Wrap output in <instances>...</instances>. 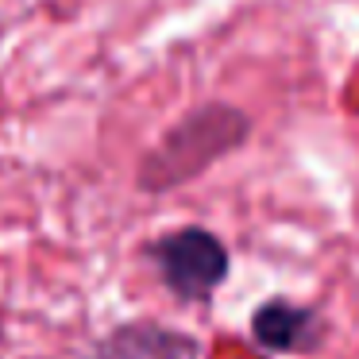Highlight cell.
Here are the masks:
<instances>
[{
    "instance_id": "cell-3",
    "label": "cell",
    "mask_w": 359,
    "mask_h": 359,
    "mask_svg": "<svg viewBox=\"0 0 359 359\" xmlns=\"http://www.w3.org/2000/svg\"><path fill=\"white\" fill-rule=\"evenodd\" d=\"M251 332L263 348L271 351H305L317 344V317L302 305H290V302H266L255 309L251 317Z\"/></svg>"
},
{
    "instance_id": "cell-1",
    "label": "cell",
    "mask_w": 359,
    "mask_h": 359,
    "mask_svg": "<svg viewBox=\"0 0 359 359\" xmlns=\"http://www.w3.org/2000/svg\"><path fill=\"white\" fill-rule=\"evenodd\" d=\"M251 135V116L236 104L209 101L189 109L166 135L143 155L140 163V186L147 194H166L174 186L201 178L212 163L243 147Z\"/></svg>"
},
{
    "instance_id": "cell-2",
    "label": "cell",
    "mask_w": 359,
    "mask_h": 359,
    "mask_svg": "<svg viewBox=\"0 0 359 359\" xmlns=\"http://www.w3.org/2000/svg\"><path fill=\"white\" fill-rule=\"evenodd\" d=\"M163 282L182 302H205L228 278V248L209 228H178L151 243Z\"/></svg>"
},
{
    "instance_id": "cell-4",
    "label": "cell",
    "mask_w": 359,
    "mask_h": 359,
    "mask_svg": "<svg viewBox=\"0 0 359 359\" xmlns=\"http://www.w3.org/2000/svg\"><path fill=\"white\" fill-rule=\"evenodd\" d=\"M97 359H197V348L155 325H124L101 344Z\"/></svg>"
}]
</instances>
